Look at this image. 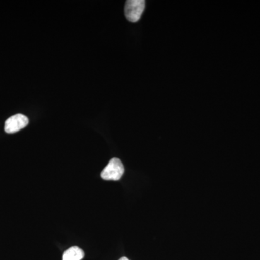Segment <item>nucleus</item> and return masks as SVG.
<instances>
[{
    "label": "nucleus",
    "instance_id": "obj_1",
    "mask_svg": "<svg viewBox=\"0 0 260 260\" xmlns=\"http://www.w3.org/2000/svg\"><path fill=\"white\" fill-rule=\"evenodd\" d=\"M124 173V167L122 162L119 158H114L110 160L101 173V177L104 180L118 181L122 177Z\"/></svg>",
    "mask_w": 260,
    "mask_h": 260
},
{
    "label": "nucleus",
    "instance_id": "obj_2",
    "mask_svg": "<svg viewBox=\"0 0 260 260\" xmlns=\"http://www.w3.org/2000/svg\"><path fill=\"white\" fill-rule=\"evenodd\" d=\"M145 2L143 0H128L126 2L124 13L129 21L136 23L140 20L145 10Z\"/></svg>",
    "mask_w": 260,
    "mask_h": 260
},
{
    "label": "nucleus",
    "instance_id": "obj_3",
    "mask_svg": "<svg viewBox=\"0 0 260 260\" xmlns=\"http://www.w3.org/2000/svg\"><path fill=\"white\" fill-rule=\"evenodd\" d=\"M28 118L23 114H18L10 116L5 123V131L9 134L17 133L28 125Z\"/></svg>",
    "mask_w": 260,
    "mask_h": 260
},
{
    "label": "nucleus",
    "instance_id": "obj_4",
    "mask_svg": "<svg viewBox=\"0 0 260 260\" xmlns=\"http://www.w3.org/2000/svg\"><path fill=\"white\" fill-rule=\"evenodd\" d=\"M85 253L83 249L78 246H72L64 251L62 260H81L83 259Z\"/></svg>",
    "mask_w": 260,
    "mask_h": 260
},
{
    "label": "nucleus",
    "instance_id": "obj_5",
    "mask_svg": "<svg viewBox=\"0 0 260 260\" xmlns=\"http://www.w3.org/2000/svg\"><path fill=\"white\" fill-rule=\"evenodd\" d=\"M119 260H129V259L126 257H121V259H119Z\"/></svg>",
    "mask_w": 260,
    "mask_h": 260
}]
</instances>
